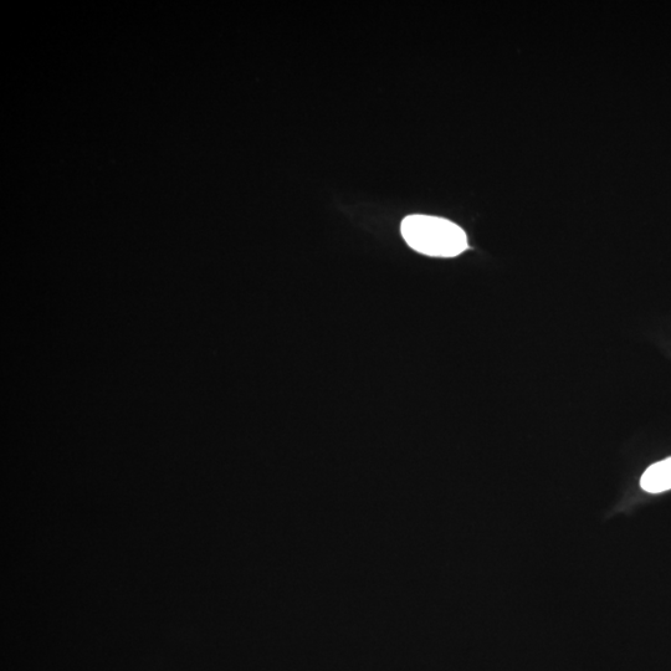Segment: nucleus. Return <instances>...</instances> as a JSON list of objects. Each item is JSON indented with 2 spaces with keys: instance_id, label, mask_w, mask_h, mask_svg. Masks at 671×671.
Segmentation results:
<instances>
[{
  "instance_id": "nucleus-1",
  "label": "nucleus",
  "mask_w": 671,
  "mask_h": 671,
  "mask_svg": "<svg viewBox=\"0 0 671 671\" xmlns=\"http://www.w3.org/2000/svg\"><path fill=\"white\" fill-rule=\"evenodd\" d=\"M401 232L409 247L433 258H454L468 249V237L459 225L430 215H409Z\"/></svg>"
},
{
  "instance_id": "nucleus-2",
  "label": "nucleus",
  "mask_w": 671,
  "mask_h": 671,
  "mask_svg": "<svg viewBox=\"0 0 671 671\" xmlns=\"http://www.w3.org/2000/svg\"><path fill=\"white\" fill-rule=\"evenodd\" d=\"M640 486L650 494L671 490V458L649 466L640 479Z\"/></svg>"
}]
</instances>
